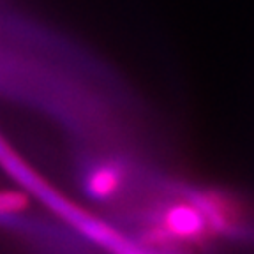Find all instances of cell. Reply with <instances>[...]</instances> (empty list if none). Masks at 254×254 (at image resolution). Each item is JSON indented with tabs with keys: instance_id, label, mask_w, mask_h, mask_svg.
I'll use <instances>...</instances> for the list:
<instances>
[{
	"instance_id": "obj_2",
	"label": "cell",
	"mask_w": 254,
	"mask_h": 254,
	"mask_svg": "<svg viewBox=\"0 0 254 254\" xmlns=\"http://www.w3.org/2000/svg\"><path fill=\"white\" fill-rule=\"evenodd\" d=\"M25 206H27V199L23 194H18L14 190H0V217L21 212Z\"/></svg>"
},
{
	"instance_id": "obj_1",
	"label": "cell",
	"mask_w": 254,
	"mask_h": 254,
	"mask_svg": "<svg viewBox=\"0 0 254 254\" xmlns=\"http://www.w3.org/2000/svg\"><path fill=\"white\" fill-rule=\"evenodd\" d=\"M120 184V171L117 166L108 164V166L95 168L87 179V189L95 198H108L119 189Z\"/></svg>"
}]
</instances>
